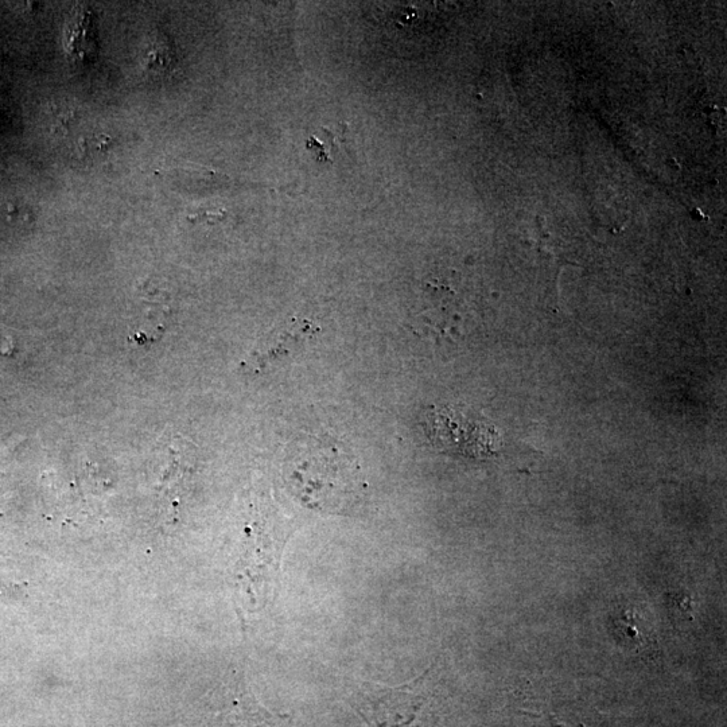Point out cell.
<instances>
[{"mask_svg":"<svg viewBox=\"0 0 727 727\" xmlns=\"http://www.w3.org/2000/svg\"><path fill=\"white\" fill-rule=\"evenodd\" d=\"M287 468L291 488L311 508L344 511L364 489L359 466L334 443L310 442L294 453Z\"/></svg>","mask_w":727,"mask_h":727,"instance_id":"obj_1","label":"cell"},{"mask_svg":"<svg viewBox=\"0 0 727 727\" xmlns=\"http://www.w3.org/2000/svg\"><path fill=\"white\" fill-rule=\"evenodd\" d=\"M320 328L305 318H291L281 328L260 337L246 359L241 361L248 372L260 373L303 351Z\"/></svg>","mask_w":727,"mask_h":727,"instance_id":"obj_2","label":"cell"},{"mask_svg":"<svg viewBox=\"0 0 727 727\" xmlns=\"http://www.w3.org/2000/svg\"><path fill=\"white\" fill-rule=\"evenodd\" d=\"M66 50L79 61H89L96 56L97 31L95 18L88 10L79 9L69 18L65 30Z\"/></svg>","mask_w":727,"mask_h":727,"instance_id":"obj_3","label":"cell"},{"mask_svg":"<svg viewBox=\"0 0 727 727\" xmlns=\"http://www.w3.org/2000/svg\"><path fill=\"white\" fill-rule=\"evenodd\" d=\"M169 48L165 45L161 46L158 42L150 46L149 52L146 54V66L149 69H162L169 66L170 54Z\"/></svg>","mask_w":727,"mask_h":727,"instance_id":"obj_4","label":"cell"},{"mask_svg":"<svg viewBox=\"0 0 727 727\" xmlns=\"http://www.w3.org/2000/svg\"><path fill=\"white\" fill-rule=\"evenodd\" d=\"M15 351H17V345H15L14 337L6 329L0 328V356H14Z\"/></svg>","mask_w":727,"mask_h":727,"instance_id":"obj_5","label":"cell"}]
</instances>
